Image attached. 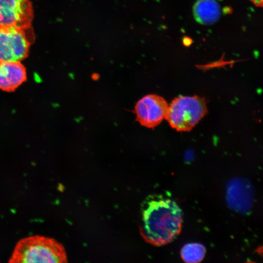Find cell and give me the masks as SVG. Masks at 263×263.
I'll return each mask as SVG.
<instances>
[{"mask_svg":"<svg viewBox=\"0 0 263 263\" xmlns=\"http://www.w3.org/2000/svg\"><path fill=\"white\" fill-rule=\"evenodd\" d=\"M169 105L162 97L150 94L145 96L136 104L137 120L143 126L154 128L166 118Z\"/></svg>","mask_w":263,"mask_h":263,"instance_id":"6","label":"cell"},{"mask_svg":"<svg viewBox=\"0 0 263 263\" xmlns=\"http://www.w3.org/2000/svg\"><path fill=\"white\" fill-rule=\"evenodd\" d=\"M26 79V69L20 61L0 62V90L13 92Z\"/></svg>","mask_w":263,"mask_h":263,"instance_id":"7","label":"cell"},{"mask_svg":"<svg viewBox=\"0 0 263 263\" xmlns=\"http://www.w3.org/2000/svg\"><path fill=\"white\" fill-rule=\"evenodd\" d=\"M29 29L0 27V62L20 61L28 56L31 44L27 34Z\"/></svg>","mask_w":263,"mask_h":263,"instance_id":"4","label":"cell"},{"mask_svg":"<svg viewBox=\"0 0 263 263\" xmlns=\"http://www.w3.org/2000/svg\"><path fill=\"white\" fill-rule=\"evenodd\" d=\"M207 112L205 99L198 96H179L169 106L166 119L177 131L191 130Z\"/></svg>","mask_w":263,"mask_h":263,"instance_id":"3","label":"cell"},{"mask_svg":"<svg viewBox=\"0 0 263 263\" xmlns=\"http://www.w3.org/2000/svg\"><path fill=\"white\" fill-rule=\"evenodd\" d=\"M182 223V209L172 200L153 195L144 201L140 229L148 243L161 246L171 242L180 233Z\"/></svg>","mask_w":263,"mask_h":263,"instance_id":"1","label":"cell"},{"mask_svg":"<svg viewBox=\"0 0 263 263\" xmlns=\"http://www.w3.org/2000/svg\"><path fill=\"white\" fill-rule=\"evenodd\" d=\"M183 42L185 45H188L191 43L192 40L189 38H185L183 40Z\"/></svg>","mask_w":263,"mask_h":263,"instance_id":"11","label":"cell"},{"mask_svg":"<svg viewBox=\"0 0 263 263\" xmlns=\"http://www.w3.org/2000/svg\"><path fill=\"white\" fill-rule=\"evenodd\" d=\"M256 6L262 7L263 6V0H250Z\"/></svg>","mask_w":263,"mask_h":263,"instance_id":"10","label":"cell"},{"mask_svg":"<svg viewBox=\"0 0 263 263\" xmlns=\"http://www.w3.org/2000/svg\"><path fill=\"white\" fill-rule=\"evenodd\" d=\"M9 263H65L67 262L63 245L56 240L35 235L19 240Z\"/></svg>","mask_w":263,"mask_h":263,"instance_id":"2","label":"cell"},{"mask_svg":"<svg viewBox=\"0 0 263 263\" xmlns=\"http://www.w3.org/2000/svg\"><path fill=\"white\" fill-rule=\"evenodd\" d=\"M193 9L195 19L203 24L214 23L221 15L220 5L215 0H198Z\"/></svg>","mask_w":263,"mask_h":263,"instance_id":"8","label":"cell"},{"mask_svg":"<svg viewBox=\"0 0 263 263\" xmlns=\"http://www.w3.org/2000/svg\"><path fill=\"white\" fill-rule=\"evenodd\" d=\"M33 17L29 0H0V27L30 29Z\"/></svg>","mask_w":263,"mask_h":263,"instance_id":"5","label":"cell"},{"mask_svg":"<svg viewBox=\"0 0 263 263\" xmlns=\"http://www.w3.org/2000/svg\"><path fill=\"white\" fill-rule=\"evenodd\" d=\"M206 253L205 246L199 243H189L182 248L181 254L182 259L186 263L200 262Z\"/></svg>","mask_w":263,"mask_h":263,"instance_id":"9","label":"cell"}]
</instances>
